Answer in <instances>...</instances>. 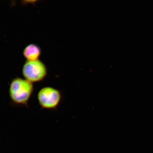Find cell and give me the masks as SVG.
Instances as JSON below:
<instances>
[{
    "mask_svg": "<svg viewBox=\"0 0 153 153\" xmlns=\"http://www.w3.org/2000/svg\"><path fill=\"white\" fill-rule=\"evenodd\" d=\"M33 90V83L26 79L16 77L10 85L9 96L15 104L27 106Z\"/></svg>",
    "mask_w": 153,
    "mask_h": 153,
    "instance_id": "6da1fadb",
    "label": "cell"
},
{
    "mask_svg": "<svg viewBox=\"0 0 153 153\" xmlns=\"http://www.w3.org/2000/svg\"><path fill=\"white\" fill-rule=\"evenodd\" d=\"M25 79L33 83L42 81L47 74V69L41 60H26L23 66Z\"/></svg>",
    "mask_w": 153,
    "mask_h": 153,
    "instance_id": "7a4b0ae2",
    "label": "cell"
},
{
    "mask_svg": "<svg viewBox=\"0 0 153 153\" xmlns=\"http://www.w3.org/2000/svg\"><path fill=\"white\" fill-rule=\"evenodd\" d=\"M37 97L38 103L41 108L48 110L56 108L62 99L60 91L51 87L42 88L38 91Z\"/></svg>",
    "mask_w": 153,
    "mask_h": 153,
    "instance_id": "3957f363",
    "label": "cell"
},
{
    "mask_svg": "<svg viewBox=\"0 0 153 153\" xmlns=\"http://www.w3.org/2000/svg\"><path fill=\"white\" fill-rule=\"evenodd\" d=\"M41 53V48L34 44H30L27 46L23 52L24 57L27 61L39 60Z\"/></svg>",
    "mask_w": 153,
    "mask_h": 153,
    "instance_id": "277c9868",
    "label": "cell"
}]
</instances>
